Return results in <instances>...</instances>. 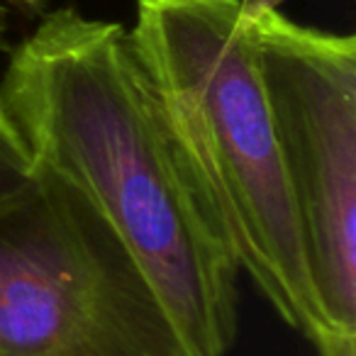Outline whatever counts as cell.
<instances>
[{"label": "cell", "instance_id": "obj_6", "mask_svg": "<svg viewBox=\"0 0 356 356\" xmlns=\"http://www.w3.org/2000/svg\"><path fill=\"white\" fill-rule=\"evenodd\" d=\"M8 10H17L20 15L27 17H42L47 10H49V3L51 0H0Z\"/></svg>", "mask_w": 356, "mask_h": 356}, {"label": "cell", "instance_id": "obj_1", "mask_svg": "<svg viewBox=\"0 0 356 356\" xmlns=\"http://www.w3.org/2000/svg\"><path fill=\"white\" fill-rule=\"evenodd\" d=\"M8 54L0 108L32 163L74 186L113 227L186 356H227L239 264L129 30L56 8Z\"/></svg>", "mask_w": 356, "mask_h": 356}, {"label": "cell", "instance_id": "obj_5", "mask_svg": "<svg viewBox=\"0 0 356 356\" xmlns=\"http://www.w3.org/2000/svg\"><path fill=\"white\" fill-rule=\"evenodd\" d=\"M32 171H35V163L25 142L0 108V198H8L17 188H22Z\"/></svg>", "mask_w": 356, "mask_h": 356}, {"label": "cell", "instance_id": "obj_8", "mask_svg": "<svg viewBox=\"0 0 356 356\" xmlns=\"http://www.w3.org/2000/svg\"><path fill=\"white\" fill-rule=\"evenodd\" d=\"M281 3L286 0H242V6L249 13H261V10H273V8H281Z\"/></svg>", "mask_w": 356, "mask_h": 356}, {"label": "cell", "instance_id": "obj_4", "mask_svg": "<svg viewBox=\"0 0 356 356\" xmlns=\"http://www.w3.org/2000/svg\"><path fill=\"white\" fill-rule=\"evenodd\" d=\"M257 56L320 320L317 356H356V40L254 15Z\"/></svg>", "mask_w": 356, "mask_h": 356}, {"label": "cell", "instance_id": "obj_2", "mask_svg": "<svg viewBox=\"0 0 356 356\" xmlns=\"http://www.w3.org/2000/svg\"><path fill=\"white\" fill-rule=\"evenodd\" d=\"M242 0H137L129 30L239 271L312 349L320 320Z\"/></svg>", "mask_w": 356, "mask_h": 356}, {"label": "cell", "instance_id": "obj_7", "mask_svg": "<svg viewBox=\"0 0 356 356\" xmlns=\"http://www.w3.org/2000/svg\"><path fill=\"white\" fill-rule=\"evenodd\" d=\"M10 10L0 3V51H10Z\"/></svg>", "mask_w": 356, "mask_h": 356}, {"label": "cell", "instance_id": "obj_3", "mask_svg": "<svg viewBox=\"0 0 356 356\" xmlns=\"http://www.w3.org/2000/svg\"><path fill=\"white\" fill-rule=\"evenodd\" d=\"M0 356H186L113 227L42 166L0 198Z\"/></svg>", "mask_w": 356, "mask_h": 356}]
</instances>
